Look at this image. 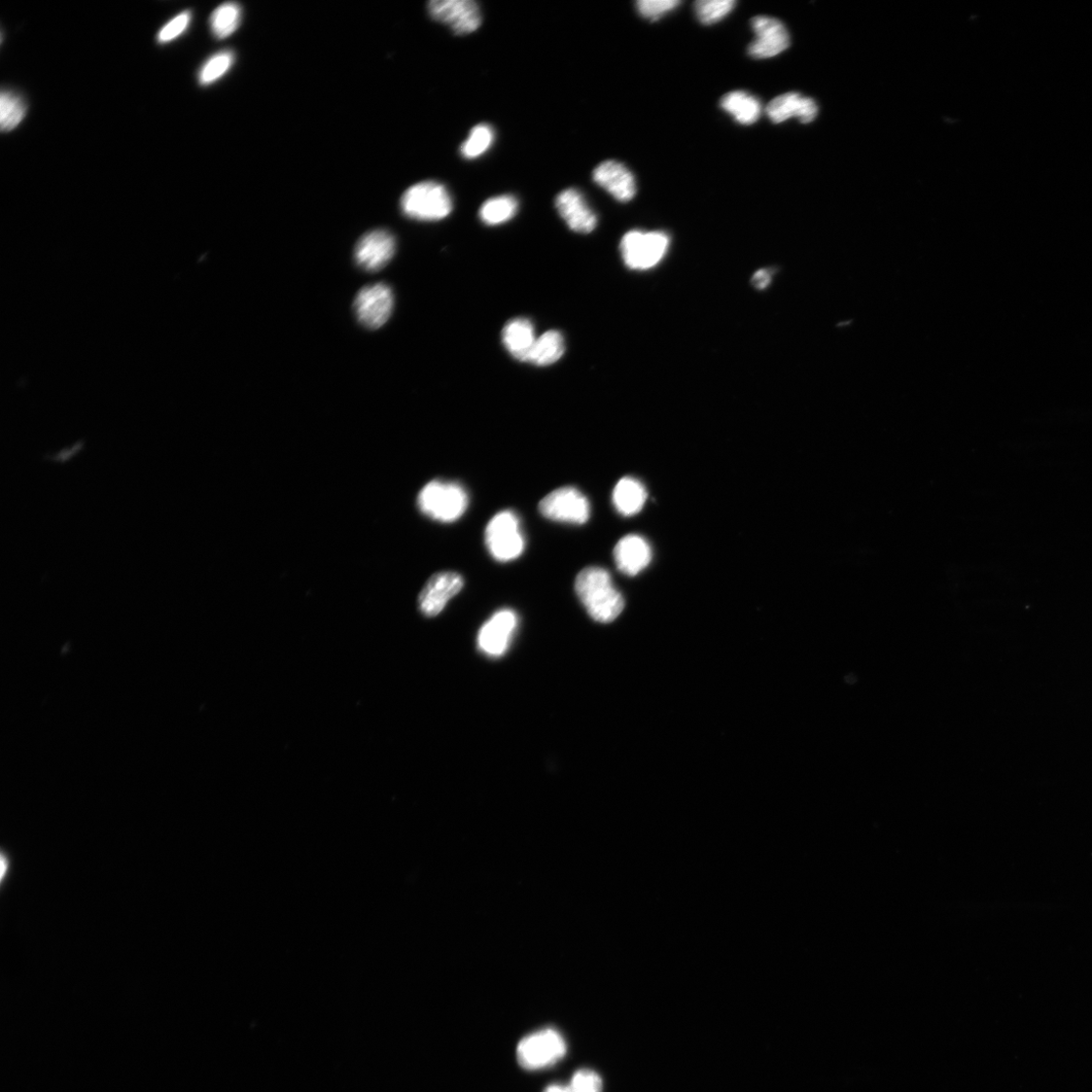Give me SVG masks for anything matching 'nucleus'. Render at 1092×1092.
<instances>
[{"label":"nucleus","mask_w":1092,"mask_h":1092,"mask_svg":"<svg viewBox=\"0 0 1092 1092\" xmlns=\"http://www.w3.org/2000/svg\"><path fill=\"white\" fill-rule=\"evenodd\" d=\"M576 593L589 615L597 622L610 623L624 609V599L614 587L610 574L599 567H589L576 579Z\"/></svg>","instance_id":"nucleus-1"},{"label":"nucleus","mask_w":1092,"mask_h":1092,"mask_svg":"<svg viewBox=\"0 0 1092 1092\" xmlns=\"http://www.w3.org/2000/svg\"><path fill=\"white\" fill-rule=\"evenodd\" d=\"M418 506L423 514L439 522L451 523L465 514L469 496L460 484L436 480L421 489Z\"/></svg>","instance_id":"nucleus-2"},{"label":"nucleus","mask_w":1092,"mask_h":1092,"mask_svg":"<svg viewBox=\"0 0 1092 1092\" xmlns=\"http://www.w3.org/2000/svg\"><path fill=\"white\" fill-rule=\"evenodd\" d=\"M452 198L437 182H422L409 188L401 199V208L410 219L434 222L447 218L452 211Z\"/></svg>","instance_id":"nucleus-3"},{"label":"nucleus","mask_w":1092,"mask_h":1092,"mask_svg":"<svg viewBox=\"0 0 1092 1092\" xmlns=\"http://www.w3.org/2000/svg\"><path fill=\"white\" fill-rule=\"evenodd\" d=\"M567 1042L555 1029L546 1028L524 1037L517 1047V1061L526 1070H540L560 1062L567 1054Z\"/></svg>","instance_id":"nucleus-4"},{"label":"nucleus","mask_w":1092,"mask_h":1092,"mask_svg":"<svg viewBox=\"0 0 1092 1092\" xmlns=\"http://www.w3.org/2000/svg\"><path fill=\"white\" fill-rule=\"evenodd\" d=\"M670 244V236L664 232L633 230L623 236L620 251L627 267L648 270L663 259Z\"/></svg>","instance_id":"nucleus-5"},{"label":"nucleus","mask_w":1092,"mask_h":1092,"mask_svg":"<svg viewBox=\"0 0 1092 1092\" xmlns=\"http://www.w3.org/2000/svg\"><path fill=\"white\" fill-rule=\"evenodd\" d=\"M486 545L491 556L502 562L522 554L525 541L516 513L505 510L490 519L486 528Z\"/></svg>","instance_id":"nucleus-6"},{"label":"nucleus","mask_w":1092,"mask_h":1092,"mask_svg":"<svg viewBox=\"0 0 1092 1092\" xmlns=\"http://www.w3.org/2000/svg\"><path fill=\"white\" fill-rule=\"evenodd\" d=\"M541 513L547 519L571 524H584L590 518V504L573 487L559 488L540 503Z\"/></svg>","instance_id":"nucleus-7"},{"label":"nucleus","mask_w":1092,"mask_h":1092,"mask_svg":"<svg viewBox=\"0 0 1092 1092\" xmlns=\"http://www.w3.org/2000/svg\"><path fill=\"white\" fill-rule=\"evenodd\" d=\"M432 19L448 26L456 34L476 31L482 25V13L473 0H432L429 5Z\"/></svg>","instance_id":"nucleus-8"},{"label":"nucleus","mask_w":1092,"mask_h":1092,"mask_svg":"<svg viewBox=\"0 0 1092 1092\" xmlns=\"http://www.w3.org/2000/svg\"><path fill=\"white\" fill-rule=\"evenodd\" d=\"M518 626L517 614L502 609L492 615L480 629L479 649L487 656L497 658L506 654Z\"/></svg>","instance_id":"nucleus-9"},{"label":"nucleus","mask_w":1092,"mask_h":1092,"mask_svg":"<svg viewBox=\"0 0 1092 1092\" xmlns=\"http://www.w3.org/2000/svg\"><path fill=\"white\" fill-rule=\"evenodd\" d=\"M359 321L368 328L377 329L389 320L394 309L392 290L383 284L363 289L355 302Z\"/></svg>","instance_id":"nucleus-10"},{"label":"nucleus","mask_w":1092,"mask_h":1092,"mask_svg":"<svg viewBox=\"0 0 1092 1092\" xmlns=\"http://www.w3.org/2000/svg\"><path fill=\"white\" fill-rule=\"evenodd\" d=\"M756 33L748 52L755 59H768L784 52L790 45L789 32L779 20L759 16L752 20Z\"/></svg>","instance_id":"nucleus-11"},{"label":"nucleus","mask_w":1092,"mask_h":1092,"mask_svg":"<svg viewBox=\"0 0 1092 1092\" xmlns=\"http://www.w3.org/2000/svg\"><path fill=\"white\" fill-rule=\"evenodd\" d=\"M464 579L460 574L442 572L433 575L419 596V608L429 617L437 616L445 608L447 603L464 588Z\"/></svg>","instance_id":"nucleus-12"},{"label":"nucleus","mask_w":1092,"mask_h":1092,"mask_svg":"<svg viewBox=\"0 0 1092 1092\" xmlns=\"http://www.w3.org/2000/svg\"><path fill=\"white\" fill-rule=\"evenodd\" d=\"M396 253V239L389 231L375 230L366 234L356 248V260L366 270L384 267Z\"/></svg>","instance_id":"nucleus-13"},{"label":"nucleus","mask_w":1092,"mask_h":1092,"mask_svg":"<svg viewBox=\"0 0 1092 1092\" xmlns=\"http://www.w3.org/2000/svg\"><path fill=\"white\" fill-rule=\"evenodd\" d=\"M555 206L559 216L574 232L589 234L597 227L595 211L578 190L568 189L559 193Z\"/></svg>","instance_id":"nucleus-14"},{"label":"nucleus","mask_w":1092,"mask_h":1092,"mask_svg":"<svg viewBox=\"0 0 1092 1092\" xmlns=\"http://www.w3.org/2000/svg\"><path fill=\"white\" fill-rule=\"evenodd\" d=\"M593 181L621 202L630 201L637 195L633 174L622 163L608 160L593 171Z\"/></svg>","instance_id":"nucleus-15"},{"label":"nucleus","mask_w":1092,"mask_h":1092,"mask_svg":"<svg viewBox=\"0 0 1092 1092\" xmlns=\"http://www.w3.org/2000/svg\"><path fill=\"white\" fill-rule=\"evenodd\" d=\"M767 116L775 124L783 123L791 118L798 119L803 124L816 120L819 108L817 102L796 92H789L775 97L767 105Z\"/></svg>","instance_id":"nucleus-16"},{"label":"nucleus","mask_w":1092,"mask_h":1092,"mask_svg":"<svg viewBox=\"0 0 1092 1092\" xmlns=\"http://www.w3.org/2000/svg\"><path fill=\"white\" fill-rule=\"evenodd\" d=\"M614 557L620 572L628 576H637L650 565L652 549L642 537L627 536L616 545Z\"/></svg>","instance_id":"nucleus-17"},{"label":"nucleus","mask_w":1092,"mask_h":1092,"mask_svg":"<svg viewBox=\"0 0 1092 1092\" xmlns=\"http://www.w3.org/2000/svg\"><path fill=\"white\" fill-rule=\"evenodd\" d=\"M534 324L527 319L517 318L504 327L502 340L509 354L521 363H528L537 341Z\"/></svg>","instance_id":"nucleus-18"},{"label":"nucleus","mask_w":1092,"mask_h":1092,"mask_svg":"<svg viewBox=\"0 0 1092 1092\" xmlns=\"http://www.w3.org/2000/svg\"><path fill=\"white\" fill-rule=\"evenodd\" d=\"M720 107L729 114L737 123L753 125L762 115V103L754 95L736 90L725 94L720 101Z\"/></svg>","instance_id":"nucleus-19"},{"label":"nucleus","mask_w":1092,"mask_h":1092,"mask_svg":"<svg viewBox=\"0 0 1092 1092\" xmlns=\"http://www.w3.org/2000/svg\"><path fill=\"white\" fill-rule=\"evenodd\" d=\"M648 492L644 485L633 478H623L615 486L613 503L623 516L637 515L644 508Z\"/></svg>","instance_id":"nucleus-20"},{"label":"nucleus","mask_w":1092,"mask_h":1092,"mask_svg":"<svg viewBox=\"0 0 1092 1092\" xmlns=\"http://www.w3.org/2000/svg\"><path fill=\"white\" fill-rule=\"evenodd\" d=\"M519 202L510 195L498 196L486 201L480 208L479 217L488 226H498L512 220L518 211Z\"/></svg>","instance_id":"nucleus-21"},{"label":"nucleus","mask_w":1092,"mask_h":1092,"mask_svg":"<svg viewBox=\"0 0 1092 1092\" xmlns=\"http://www.w3.org/2000/svg\"><path fill=\"white\" fill-rule=\"evenodd\" d=\"M565 350L562 335L558 331H547L537 339L528 363L539 367L551 366L562 358Z\"/></svg>","instance_id":"nucleus-22"},{"label":"nucleus","mask_w":1092,"mask_h":1092,"mask_svg":"<svg viewBox=\"0 0 1092 1092\" xmlns=\"http://www.w3.org/2000/svg\"><path fill=\"white\" fill-rule=\"evenodd\" d=\"M242 9L238 4L226 3L218 7L210 16V29L217 39H226L234 33L241 24Z\"/></svg>","instance_id":"nucleus-23"},{"label":"nucleus","mask_w":1092,"mask_h":1092,"mask_svg":"<svg viewBox=\"0 0 1092 1092\" xmlns=\"http://www.w3.org/2000/svg\"><path fill=\"white\" fill-rule=\"evenodd\" d=\"M27 114V103L19 94L3 90L0 96V127L3 132L17 128Z\"/></svg>","instance_id":"nucleus-24"},{"label":"nucleus","mask_w":1092,"mask_h":1092,"mask_svg":"<svg viewBox=\"0 0 1092 1092\" xmlns=\"http://www.w3.org/2000/svg\"><path fill=\"white\" fill-rule=\"evenodd\" d=\"M495 141V131L488 124H479L471 130L461 146L464 158L474 160L487 153Z\"/></svg>","instance_id":"nucleus-25"},{"label":"nucleus","mask_w":1092,"mask_h":1092,"mask_svg":"<svg viewBox=\"0 0 1092 1092\" xmlns=\"http://www.w3.org/2000/svg\"><path fill=\"white\" fill-rule=\"evenodd\" d=\"M234 61L235 55L230 50H224L209 57L200 70V85L205 86L221 80L232 68Z\"/></svg>","instance_id":"nucleus-26"},{"label":"nucleus","mask_w":1092,"mask_h":1092,"mask_svg":"<svg viewBox=\"0 0 1092 1092\" xmlns=\"http://www.w3.org/2000/svg\"><path fill=\"white\" fill-rule=\"evenodd\" d=\"M735 5L734 0H700L695 3V13L703 25H714L729 15Z\"/></svg>","instance_id":"nucleus-27"},{"label":"nucleus","mask_w":1092,"mask_h":1092,"mask_svg":"<svg viewBox=\"0 0 1092 1092\" xmlns=\"http://www.w3.org/2000/svg\"><path fill=\"white\" fill-rule=\"evenodd\" d=\"M681 5L679 0H641L637 9L642 17L656 22Z\"/></svg>","instance_id":"nucleus-28"},{"label":"nucleus","mask_w":1092,"mask_h":1092,"mask_svg":"<svg viewBox=\"0 0 1092 1092\" xmlns=\"http://www.w3.org/2000/svg\"><path fill=\"white\" fill-rule=\"evenodd\" d=\"M568 1088L570 1092H603V1081L597 1072L581 1069L574 1074Z\"/></svg>","instance_id":"nucleus-29"},{"label":"nucleus","mask_w":1092,"mask_h":1092,"mask_svg":"<svg viewBox=\"0 0 1092 1092\" xmlns=\"http://www.w3.org/2000/svg\"><path fill=\"white\" fill-rule=\"evenodd\" d=\"M191 21L192 13L190 11L183 12L179 16H176L159 30L157 34L158 43H169L182 36L189 28Z\"/></svg>","instance_id":"nucleus-30"},{"label":"nucleus","mask_w":1092,"mask_h":1092,"mask_svg":"<svg viewBox=\"0 0 1092 1092\" xmlns=\"http://www.w3.org/2000/svg\"><path fill=\"white\" fill-rule=\"evenodd\" d=\"M773 272L769 269H761L754 274L753 284L759 290L766 289L772 281Z\"/></svg>","instance_id":"nucleus-31"},{"label":"nucleus","mask_w":1092,"mask_h":1092,"mask_svg":"<svg viewBox=\"0 0 1092 1092\" xmlns=\"http://www.w3.org/2000/svg\"><path fill=\"white\" fill-rule=\"evenodd\" d=\"M545 1092H569V1089L567 1085L550 1084L546 1088Z\"/></svg>","instance_id":"nucleus-32"}]
</instances>
